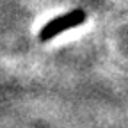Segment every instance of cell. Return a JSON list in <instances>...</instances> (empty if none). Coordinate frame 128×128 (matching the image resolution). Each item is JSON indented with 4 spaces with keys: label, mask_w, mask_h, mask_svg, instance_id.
Wrapping results in <instances>:
<instances>
[{
    "label": "cell",
    "mask_w": 128,
    "mask_h": 128,
    "mask_svg": "<svg viewBox=\"0 0 128 128\" xmlns=\"http://www.w3.org/2000/svg\"><path fill=\"white\" fill-rule=\"evenodd\" d=\"M87 20V14L86 11L82 9H75V11H70V12H64L62 16H57V18L50 20L41 30H39V41L41 43H46L57 36H60L62 32H66L70 28H75L78 25H82L84 22Z\"/></svg>",
    "instance_id": "cell-1"
}]
</instances>
